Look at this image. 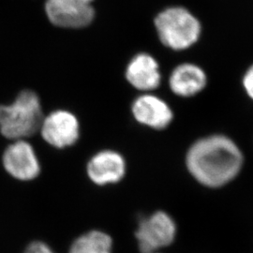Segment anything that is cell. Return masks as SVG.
<instances>
[{
    "label": "cell",
    "mask_w": 253,
    "mask_h": 253,
    "mask_svg": "<svg viewBox=\"0 0 253 253\" xmlns=\"http://www.w3.org/2000/svg\"><path fill=\"white\" fill-rule=\"evenodd\" d=\"M244 156L238 145L224 135L200 139L190 146L186 165L191 176L204 187L220 189L242 171Z\"/></svg>",
    "instance_id": "cell-1"
},
{
    "label": "cell",
    "mask_w": 253,
    "mask_h": 253,
    "mask_svg": "<svg viewBox=\"0 0 253 253\" xmlns=\"http://www.w3.org/2000/svg\"><path fill=\"white\" fill-rule=\"evenodd\" d=\"M43 118L36 93L22 91L10 105H0V132L10 140H24L40 131Z\"/></svg>",
    "instance_id": "cell-2"
},
{
    "label": "cell",
    "mask_w": 253,
    "mask_h": 253,
    "mask_svg": "<svg viewBox=\"0 0 253 253\" xmlns=\"http://www.w3.org/2000/svg\"><path fill=\"white\" fill-rule=\"evenodd\" d=\"M155 26L163 44L173 50L188 49L201 35L198 19L180 7L162 11L155 19Z\"/></svg>",
    "instance_id": "cell-3"
},
{
    "label": "cell",
    "mask_w": 253,
    "mask_h": 253,
    "mask_svg": "<svg viewBox=\"0 0 253 253\" xmlns=\"http://www.w3.org/2000/svg\"><path fill=\"white\" fill-rule=\"evenodd\" d=\"M176 224L169 214L157 211L139 219L135 232L142 253H155L172 244L176 235Z\"/></svg>",
    "instance_id": "cell-4"
},
{
    "label": "cell",
    "mask_w": 253,
    "mask_h": 253,
    "mask_svg": "<svg viewBox=\"0 0 253 253\" xmlns=\"http://www.w3.org/2000/svg\"><path fill=\"white\" fill-rule=\"evenodd\" d=\"M92 2L93 0H48L46 2V14L56 27H87L95 15Z\"/></svg>",
    "instance_id": "cell-5"
},
{
    "label": "cell",
    "mask_w": 253,
    "mask_h": 253,
    "mask_svg": "<svg viewBox=\"0 0 253 253\" xmlns=\"http://www.w3.org/2000/svg\"><path fill=\"white\" fill-rule=\"evenodd\" d=\"M40 131L49 145L65 148L78 140L79 123L72 113L55 111L43 118Z\"/></svg>",
    "instance_id": "cell-6"
},
{
    "label": "cell",
    "mask_w": 253,
    "mask_h": 253,
    "mask_svg": "<svg viewBox=\"0 0 253 253\" xmlns=\"http://www.w3.org/2000/svg\"><path fill=\"white\" fill-rule=\"evenodd\" d=\"M3 165L9 174L18 180L35 179L41 172V166L35 151L25 140L9 145L3 154Z\"/></svg>",
    "instance_id": "cell-7"
},
{
    "label": "cell",
    "mask_w": 253,
    "mask_h": 253,
    "mask_svg": "<svg viewBox=\"0 0 253 253\" xmlns=\"http://www.w3.org/2000/svg\"><path fill=\"white\" fill-rule=\"evenodd\" d=\"M126 163L123 157L115 151L105 150L95 155L87 164V174L99 186L118 183L124 177Z\"/></svg>",
    "instance_id": "cell-8"
},
{
    "label": "cell",
    "mask_w": 253,
    "mask_h": 253,
    "mask_svg": "<svg viewBox=\"0 0 253 253\" xmlns=\"http://www.w3.org/2000/svg\"><path fill=\"white\" fill-rule=\"evenodd\" d=\"M132 114L139 123L156 129L165 128L172 119L168 104L153 95L139 97L133 102Z\"/></svg>",
    "instance_id": "cell-9"
},
{
    "label": "cell",
    "mask_w": 253,
    "mask_h": 253,
    "mask_svg": "<svg viewBox=\"0 0 253 253\" xmlns=\"http://www.w3.org/2000/svg\"><path fill=\"white\" fill-rule=\"evenodd\" d=\"M126 77L128 83L139 90L156 89L161 83L159 64L149 54H138L128 64Z\"/></svg>",
    "instance_id": "cell-10"
},
{
    "label": "cell",
    "mask_w": 253,
    "mask_h": 253,
    "mask_svg": "<svg viewBox=\"0 0 253 253\" xmlns=\"http://www.w3.org/2000/svg\"><path fill=\"white\" fill-rule=\"evenodd\" d=\"M207 84L205 72L194 64H182L170 77V87L180 97H191L203 90Z\"/></svg>",
    "instance_id": "cell-11"
},
{
    "label": "cell",
    "mask_w": 253,
    "mask_h": 253,
    "mask_svg": "<svg viewBox=\"0 0 253 253\" xmlns=\"http://www.w3.org/2000/svg\"><path fill=\"white\" fill-rule=\"evenodd\" d=\"M113 240L101 231H90L73 242L69 253H112Z\"/></svg>",
    "instance_id": "cell-12"
},
{
    "label": "cell",
    "mask_w": 253,
    "mask_h": 253,
    "mask_svg": "<svg viewBox=\"0 0 253 253\" xmlns=\"http://www.w3.org/2000/svg\"><path fill=\"white\" fill-rule=\"evenodd\" d=\"M24 253H55L50 246L42 241H35L28 245Z\"/></svg>",
    "instance_id": "cell-13"
},
{
    "label": "cell",
    "mask_w": 253,
    "mask_h": 253,
    "mask_svg": "<svg viewBox=\"0 0 253 253\" xmlns=\"http://www.w3.org/2000/svg\"><path fill=\"white\" fill-rule=\"evenodd\" d=\"M243 85L248 96L253 100V65H252L245 73Z\"/></svg>",
    "instance_id": "cell-14"
}]
</instances>
